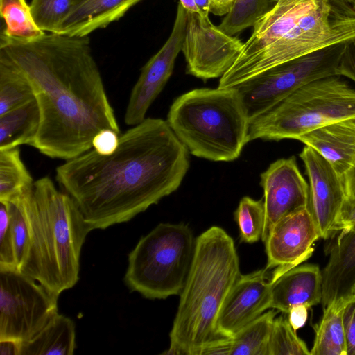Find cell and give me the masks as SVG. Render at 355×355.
I'll return each instance as SVG.
<instances>
[{
	"label": "cell",
	"mask_w": 355,
	"mask_h": 355,
	"mask_svg": "<svg viewBox=\"0 0 355 355\" xmlns=\"http://www.w3.org/2000/svg\"><path fill=\"white\" fill-rule=\"evenodd\" d=\"M58 297L18 270H0V340L34 338L58 313Z\"/></svg>",
	"instance_id": "cell-10"
},
{
	"label": "cell",
	"mask_w": 355,
	"mask_h": 355,
	"mask_svg": "<svg viewBox=\"0 0 355 355\" xmlns=\"http://www.w3.org/2000/svg\"><path fill=\"white\" fill-rule=\"evenodd\" d=\"M0 270H18L6 205L0 202Z\"/></svg>",
	"instance_id": "cell-33"
},
{
	"label": "cell",
	"mask_w": 355,
	"mask_h": 355,
	"mask_svg": "<svg viewBox=\"0 0 355 355\" xmlns=\"http://www.w3.org/2000/svg\"><path fill=\"white\" fill-rule=\"evenodd\" d=\"M240 275L234 242L227 232L212 226L201 233L180 294L169 347L163 354L201 355L206 347L224 338L218 331V317Z\"/></svg>",
	"instance_id": "cell-5"
},
{
	"label": "cell",
	"mask_w": 355,
	"mask_h": 355,
	"mask_svg": "<svg viewBox=\"0 0 355 355\" xmlns=\"http://www.w3.org/2000/svg\"><path fill=\"white\" fill-rule=\"evenodd\" d=\"M268 355H311V351L288 318L279 316L275 318L272 326Z\"/></svg>",
	"instance_id": "cell-30"
},
{
	"label": "cell",
	"mask_w": 355,
	"mask_h": 355,
	"mask_svg": "<svg viewBox=\"0 0 355 355\" xmlns=\"http://www.w3.org/2000/svg\"><path fill=\"white\" fill-rule=\"evenodd\" d=\"M336 75L347 77L355 82V38L345 42L336 69Z\"/></svg>",
	"instance_id": "cell-36"
},
{
	"label": "cell",
	"mask_w": 355,
	"mask_h": 355,
	"mask_svg": "<svg viewBox=\"0 0 355 355\" xmlns=\"http://www.w3.org/2000/svg\"><path fill=\"white\" fill-rule=\"evenodd\" d=\"M271 283L270 309L287 314L297 305L309 309L321 303L322 276L318 265L300 264Z\"/></svg>",
	"instance_id": "cell-18"
},
{
	"label": "cell",
	"mask_w": 355,
	"mask_h": 355,
	"mask_svg": "<svg viewBox=\"0 0 355 355\" xmlns=\"http://www.w3.org/2000/svg\"><path fill=\"white\" fill-rule=\"evenodd\" d=\"M196 239L187 225L162 223L128 254L124 282L147 299L181 293L192 264Z\"/></svg>",
	"instance_id": "cell-8"
},
{
	"label": "cell",
	"mask_w": 355,
	"mask_h": 355,
	"mask_svg": "<svg viewBox=\"0 0 355 355\" xmlns=\"http://www.w3.org/2000/svg\"><path fill=\"white\" fill-rule=\"evenodd\" d=\"M34 181L19 147L0 150V201L6 202L32 188Z\"/></svg>",
	"instance_id": "cell-26"
},
{
	"label": "cell",
	"mask_w": 355,
	"mask_h": 355,
	"mask_svg": "<svg viewBox=\"0 0 355 355\" xmlns=\"http://www.w3.org/2000/svg\"><path fill=\"white\" fill-rule=\"evenodd\" d=\"M355 38V10L343 0H279L254 25L218 88L227 89L272 67Z\"/></svg>",
	"instance_id": "cell-3"
},
{
	"label": "cell",
	"mask_w": 355,
	"mask_h": 355,
	"mask_svg": "<svg viewBox=\"0 0 355 355\" xmlns=\"http://www.w3.org/2000/svg\"><path fill=\"white\" fill-rule=\"evenodd\" d=\"M210 12L215 15H226L233 6L234 0H209Z\"/></svg>",
	"instance_id": "cell-39"
},
{
	"label": "cell",
	"mask_w": 355,
	"mask_h": 355,
	"mask_svg": "<svg viewBox=\"0 0 355 355\" xmlns=\"http://www.w3.org/2000/svg\"><path fill=\"white\" fill-rule=\"evenodd\" d=\"M21 342L12 340H0V354L20 355Z\"/></svg>",
	"instance_id": "cell-41"
},
{
	"label": "cell",
	"mask_w": 355,
	"mask_h": 355,
	"mask_svg": "<svg viewBox=\"0 0 355 355\" xmlns=\"http://www.w3.org/2000/svg\"><path fill=\"white\" fill-rule=\"evenodd\" d=\"M189 168V151L166 121L146 118L120 135L111 155L91 149L58 166L55 178L91 230H104L175 191Z\"/></svg>",
	"instance_id": "cell-2"
},
{
	"label": "cell",
	"mask_w": 355,
	"mask_h": 355,
	"mask_svg": "<svg viewBox=\"0 0 355 355\" xmlns=\"http://www.w3.org/2000/svg\"><path fill=\"white\" fill-rule=\"evenodd\" d=\"M199 10L200 15L203 17H209L210 12L209 0H194Z\"/></svg>",
	"instance_id": "cell-42"
},
{
	"label": "cell",
	"mask_w": 355,
	"mask_h": 355,
	"mask_svg": "<svg viewBox=\"0 0 355 355\" xmlns=\"http://www.w3.org/2000/svg\"><path fill=\"white\" fill-rule=\"evenodd\" d=\"M277 312L270 310L233 336L206 347L201 355H268L270 334Z\"/></svg>",
	"instance_id": "cell-21"
},
{
	"label": "cell",
	"mask_w": 355,
	"mask_h": 355,
	"mask_svg": "<svg viewBox=\"0 0 355 355\" xmlns=\"http://www.w3.org/2000/svg\"><path fill=\"white\" fill-rule=\"evenodd\" d=\"M0 14L5 24L1 33L11 39L29 42L46 33L35 21L26 0H0Z\"/></svg>",
	"instance_id": "cell-25"
},
{
	"label": "cell",
	"mask_w": 355,
	"mask_h": 355,
	"mask_svg": "<svg viewBox=\"0 0 355 355\" xmlns=\"http://www.w3.org/2000/svg\"><path fill=\"white\" fill-rule=\"evenodd\" d=\"M187 17V10L179 3L170 36L143 67L132 89L124 116L127 125L133 126L146 119L148 108L171 77L176 58L182 51Z\"/></svg>",
	"instance_id": "cell-12"
},
{
	"label": "cell",
	"mask_w": 355,
	"mask_h": 355,
	"mask_svg": "<svg viewBox=\"0 0 355 355\" xmlns=\"http://www.w3.org/2000/svg\"><path fill=\"white\" fill-rule=\"evenodd\" d=\"M180 4L189 12L198 13L199 10L194 0H179Z\"/></svg>",
	"instance_id": "cell-43"
},
{
	"label": "cell",
	"mask_w": 355,
	"mask_h": 355,
	"mask_svg": "<svg viewBox=\"0 0 355 355\" xmlns=\"http://www.w3.org/2000/svg\"><path fill=\"white\" fill-rule=\"evenodd\" d=\"M119 137V133L112 129H103L94 136L92 148L100 155H111L118 147Z\"/></svg>",
	"instance_id": "cell-35"
},
{
	"label": "cell",
	"mask_w": 355,
	"mask_h": 355,
	"mask_svg": "<svg viewBox=\"0 0 355 355\" xmlns=\"http://www.w3.org/2000/svg\"><path fill=\"white\" fill-rule=\"evenodd\" d=\"M187 15L182 48L187 73L204 80L221 77L240 55L243 43L214 25L209 17L187 11Z\"/></svg>",
	"instance_id": "cell-11"
},
{
	"label": "cell",
	"mask_w": 355,
	"mask_h": 355,
	"mask_svg": "<svg viewBox=\"0 0 355 355\" xmlns=\"http://www.w3.org/2000/svg\"><path fill=\"white\" fill-rule=\"evenodd\" d=\"M267 271L265 268L241 274L218 317L217 328L222 337L233 336L270 309L272 283Z\"/></svg>",
	"instance_id": "cell-16"
},
{
	"label": "cell",
	"mask_w": 355,
	"mask_h": 355,
	"mask_svg": "<svg viewBox=\"0 0 355 355\" xmlns=\"http://www.w3.org/2000/svg\"><path fill=\"white\" fill-rule=\"evenodd\" d=\"M166 122L190 153L211 161H233L248 142L250 121L234 87L182 94L171 105Z\"/></svg>",
	"instance_id": "cell-6"
},
{
	"label": "cell",
	"mask_w": 355,
	"mask_h": 355,
	"mask_svg": "<svg viewBox=\"0 0 355 355\" xmlns=\"http://www.w3.org/2000/svg\"><path fill=\"white\" fill-rule=\"evenodd\" d=\"M260 184L263 189L266 210L261 239L264 242L280 219L309 207V187L293 156L272 163L261 174Z\"/></svg>",
	"instance_id": "cell-15"
},
{
	"label": "cell",
	"mask_w": 355,
	"mask_h": 355,
	"mask_svg": "<svg viewBox=\"0 0 355 355\" xmlns=\"http://www.w3.org/2000/svg\"><path fill=\"white\" fill-rule=\"evenodd\" d=\"M335 233L322 270L323 308L355 295V226Z\"/></svg>",
	"instance_id": "cell-17"
},
{
	"label": "cell",
	"mask_w": 355,
	"mask_h": 355,
	"mask_svg": "<svg viewBox=\"0 0 355 355\" xmlns=\"http://www.w3.org/2000/svg\"><path fill=\"white\" fill-rule=\"evenodd\" d=\"M141 0H73L60 34L85 36L119 20Z\"/></svg>",
	"instance_id": "cell-20"
},
{
	"label": "cell",
	"mask_w": 355,
	"mask_h": 355,
	"mask_svg": "<svg viewBox=\"0 0 355 355\" xmlns=\"http://www.w3.org/2000/svg\"><path fill=\"white\" fill-rule=\"evenodd\" d=\"M73 0H31L30 6L37 25L46 33H58Z\"/></svg>",
	"instance_id": "cell-31"
},
{
	"label": "cell",
	"mask_w": 355,
	"mask_h": 355,
	"mask_svg": "<svg viewBox=\"0 0 355 355\" xmlns=\"http://www.w3.org/2000/svg\"><path fill=\"white\" fill-rule=\"evenodd\" d=\"M345 2L348 3L355 9V0H343Z\"/></svg>",
	"instance_id": "cell-44"
},
{
	"label": "cell",
	"mask_w": 355,
	"mask_h": 355,
	"mask_svg": "<svg viewBox=\"0 0 355 355\" xmlns=\"http://www.w3.org/2000/svg\"><path fill=\"white\" fill-rule=\"evenodd\" d=\"M40 125V111L35 98L0 115V150L28 144Z\"/></svg>",
	"instance_id": "cell-23"
},
{
	"label": "cell",
	"mask_w": 355,
	"mask_h": 355,
	"mask_svg": "<svg viewBox=\"0 0 355 355\" xmlns=\"http://www.w3.org/2000/svg\"><path fill=\"white\" fill-rule=\"evenodd\" d=\"M21 194L9 201L3 202L8 209L18 270L23 261L28 243V225Z\"/></svg>",
	"instance_id": "cell-32"
},
{
	"label": "cell",
	"mask_w": 355,
	"mask_h": 355,
	"mask_svg": "<svg viewBox=\"0 0 355 355\" xmlns=\"http://www.w3.org/2000/svg\"><path fill=\"white\" fill-rule=\"evenodd\" d=\"M309 180V207L321 238L337 232V224L346 193L342 177L316 150L306 146L300 154Z\"/></svg>",
	"instance_id": "cell-14"
},
{
	"label": "cell",
	"mask_w": 355,
	"mask_h": 355,
	"mask_svg": "<svg viewBox=\"0 0 355 355\" xmlns=\"http://www.w3.org/2000/svg\"><path fill=\"white\" fill-rule=\"evenodd\" d=\"M28 243L19 270L60 295L79 279L80 258L91 231L73 198L49 177L21 194Z\"/></svg>",
	"instance_id": "cell-4"
},
{
	"label": "cell",
	"mask_w": 355,
	"mask_h": 355,
	"mask_svg": "<svg viewBox=\"0 0 355 355\" xmlns=\"http://www.w3.org/2000/svg\"><path fill=\"white\" fill-rule=\"evenodd\" d=\"M0 54L32 86L40 125L29 146L42 154L69 160L91 150L99 131L120 134L88 35L46 33L23 42L1 33Z\"/></svg>",
	"instance_id": "cell-1"
},
{
	"label": "cell",
	"mask_w": 355,
	"mask_h": 355,
	"mask_svg": "<svg viewBox=\"0 0 355 355\" xmlns=\"http://www.w3.org/2000/svg\"><path fill=\"white\" fill-rule=\"evenodd\" d=\"M271 8L270 0H234L218 27L232 36L247 28L253 27Z\"/></svg>",
	"instance_id": "cell-28"
},
{
	"label": "cell",
	"mask_w": 355,
	"mask_h": 355,
	"mask_svg": "<svg viewBox=\"0 0 355 355\" xmlns=\"http://www.w3.org/2000/svg\"><path fill=\"white\" fill-rule=\"evenodd\" d=\"M309 308L304 305L293 306L289 312L288 320L294 329L302 328L306 323L308 317Z\"/></svg>",
	"instance_id": "cell-38"
},
{
	"label": "cell",
	"mask_w": 355,
	"mask_h": 355,
	"mask_svg": "<svg viewBox=\"0 0 355 355\" xmlns=\"http://www.w3.org/2000/svg\"><path fill=\"white\" fill-rule=\"evenodd\" d=\"M352 120L354 121L355 123V117L354 118H352Z\"/></svg>",
	"instance_id": "cell-45"
},
{
	"label": "cell",
	"mask_w": 355,
	"mask_h": 355,
	"mask_svg": "<svg viewBox=\"0 0 355 355\" xmlns=\"http://www.w3.org/2000/svg\"><path fill=\"white\" fill-rule=\"evenodd\" d=\"M347 197H355V162L348 171L342 176Z\"/></svg>",
	"instance_id": "cell-40"
},
{
	"label": "cell",
	"mask_w": 355,
	"mask_h": 355,
	"mask_svg": "<svg viewBox=\"0 0 355 355\" xmlns=\"http://www.w3.org/2000/svg\"><path fill=\"white\" fill-rule=\"evenodd\" d=\"M343 322L347 355H355V295L345 302L343 310Z\"/></svg>",
	"instance_id": "cell-34"
},
{
	"label": "cell",
	"mask_w": 355,
	"mask_h": 355,
	"mask_svg": "<svg viewBox=\"0 0 355 355\" xmlns=\"http://www.w3.org/2000/svg\"><path fill=\"white\" fill-rule=\"evenodd\" d=\"M35 98L32 86L7 58L0 54V115Z\"/></svg>",
	"instance_id": "cell-27"
},
{
	"label": "cell",
	"mask_w": 355,
	"mask_h": 355,
	"mask_svg": "<svg viewBox=\"0 0 355 355\" xmlns=\"http://www.w3.org/2000/svg\"><path fill=\"white\" fill-rule=\"evenodd\" d=\"M345 302L324 307L322 317L314 327L315 337L311 355H347L343 310Z\"/></svg>",
	"instance_id": "cell-24"
},
{
	"label": "cell",
	"mask_w": 355,
	"mask_h": 355,
	"mask_svg": "<svg viewBox=\"0 0 355 355\" xmlns=\"http://www.w3.org/2000/svg\"><path fill=\"white\" fill-rule=\"evenodd\" d=\"M345 42L336 44L272 67L234 87L250 122L302 86L336 75Z\"/></svg>",
	"instance_id": "cell-9"
},
{
	"label": "cell",
	"mask_w": 355,
	"mask_h": 355,
	"mask_svg": "<svg viewBox=\"0 0 355 355\" xmlns=\"http://www.w3.org/2000/svg\"><path fill=\"white\" fill-rule=\"evenodd\" d=\"M76 347L75 324L58 313L34 338L21 343L20 355H72Z\"/></svg>",
	"instance_id": "cell-22"
},
{
	"label": "cell",
	"mask_w": 355,
	"mask_h": 355,
	"mask_svg": "<svg viewBox=\"0 0 355 355\" xmlns=\"http://www.w3.org/2000/svg\"><path fill=\"white\" fill-rule=\"evenodd\" d=\"M355 117V89L340 76L304 85L250 122L248 142L297 139L329 123Z\"/></svg>",
	"instance_id": "cell-7"
},
{
	"label": "cell",
	"mask_w": 355,
	"mask_h": 355,
	"mask_svg": "<svg viewBox=\"0 0 355 355\" xmlns=\"http://www.w3.org/2000/svg\"><path fill=\"white\" fill-rule=\"evenodd\" d=\"M355 226V197H346L337 224V231Z\"/></svg>",
	"instance_id": "cell-37"
},
{
	"label": "cell",
	"mask_w": 355,
	"mask_h": 355,
	"mask_svg": "<svg viewBox=\"0 0 355 355\" xmlns=\"http://www.w3.org/2000/svg\"><path fill=\"white\" fill-rule=\"evenodd\" d=\"M243 242L254 243L262 239L265 223L264 200L243 197L234 213Z\"/></svg>",
	"instance_id": "cell-29"
},
{
	"label": "cell",
	"mask_w": 355,
	"mask_h": 355,
	"mask_svg": "<svg viewBox=\"0 0 355 355\" xmlns=\"http://www.w3.org/2000/svg\"><path fill=\"white\" fill-rule=\"evenodd\" d=\"M297 140L324 157L341 177L355 162V123L352 119L320 127Z\"/></svg>",
	"instance_id": "cell-19"
},
{
	"label": "cell",
	"mask_w": 355,
	"mask_h": 355,
	"mask_svg": "<svg viewBox=\"0 0 355 355\" xmlns=\"http://www.w3.org/2000/svg\"><path fill=\"white\" fill-rule=\"evenodd\" d=\"M321 238L309 207L280 219L263 242L267 270L274 269L271 282L310 258L314 243Z\"/></svg>",
	"instance_id": "cell-13"
}]
</instances>
